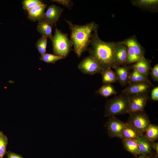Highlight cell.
<instances>
[{"mask_svg": "<svg viewBox=\"0 0 158 158\" xmlns=\"http://www.w3.org/2000/svg\"><path fill=\"white\" fill-rule=\"evenodd\" d=\"M101 74L102 82L104 84H111L116 82L117 81L115 73L111 69V68L104 70Z\"/></svg>", "mask_w": 158, "mask_h": 158, "instance_id": "7402d4cb", "label": "cell"}, {"mask_svg": "<svg viewBox=\"0 0 158 158\" xmlns=\"http://www.w3.org/2000/svg\"><path fill=\"white\" fill-rule=\"evenodd\" d=\"M145 133V135L151 141L154 142L158 139V126L151 124Z\"/></svg>", "mask_w": 158, "mask_h": 158, "instance_id": "cb8c5ba5", "label": "cell"}, {"mask_svg": "<svg viewBox=\"0 0 158 158\" xmlns=\"http://www.w3.org/2000/svg\"><path fill=\"white\" fill-rule=\"evenodd\" d=\"M62 57L52 54L46 53L41 56L40 60L47 63H51L54 64L58 61L63 59Z\"/></svg>", "mask_w": 158, "mask_h": 158, "instance_id": "4316f807", "label": "cell"}, {"mask_svg": "<svg viewBox=\"0 0 158 158\" xmlns=\"http://www.w3.org/2000/svg\"><path fill=\"white\" fill-rule=\"evenodd\" d=\"M51 1L61 4L69 9L73 6L72 1L70 0H52Z\"/></svg>", "mask_w": 158, "mask_h": 158, "instance_id": "f546056e", "label": "cell"}, {"mask_svg": "<svg viewBox=\"0 0 158 158\" xmlns=\"http://www.w3.org/2000/svg\"><path fill=\"white\" fill-rule=\"evenodd\" d=\"M53 26V24L43 18L38 21L37 30L42 36L49 38L51 41L53 37L52 35Z\"/></svg>", "mask_w": 158, "mask_h": 158, "instance_id": "e0dca14e", "label": "cell"}, {"mask_svg": "<svg viewBox=\"0 0 158 158\" xmlns=\"http://www.w3.org/2000/svg\"><path fill=\"white\" fill-rule=\"evenodd\" d=\"M8 143L7 137L2 131H0V158H3L7 153L6 148Z\"/></svg>", "mask_w": 158, "mask_h": 158, "instance_id": "484cf974", "label": "cell"}, {"mask_svg": "<svg viewBox=\"0 0 158 158\" xmlns=\"http://www.w3.org/2000/svg\"><path fill=\"white\" fill-rule=\"evenodd\" d=\"M127 56V46L120 42L117 43L114 54V61L116 66L126 63Z\"/></svg>", "mask_w": 158, "mask_h": 158, "instance_id": "7c38bea8", "label": "cell"}, {"mask_svg": "<svg viewBox=\"0 0 158 158\" xmlns=\"http://www.w3.org/2000/svg\"><path fill=\"white\" fill-rule=\"evenodd\" d=\"M130 113L144 110L149 97L147 94L128 95Z\"/></svg>", "mask_w": 158, "mask_h": 158, "instance_id": "9c48e42d", "label": "cell"}, {"mask_svg": "<svg viewBox=\"0 0 158 158\" xmlns=\"http://www.w3.org/2000/svg\"><path fill=\"white\" fill-rule=\"evenodd\" d=\"M128 47V56L126 63H135L140 59L137 56L133 48L130 46Z\"/></svg>", "mask_w": 158, "mask_h": 158, "instance_id": "f1b7e54d", "label": "cell"}, {"mask_svg": "<svg viewBox=\"0 0 158 158\" xmlns=\"http://www.w3.org/2000/svg\"><path fill=\"white\" fill-rule=\"evenodd\" d=\"M71 30V40L73 50L77 56L80 57L82 53L87 50L93 33L97 30L98 26L94 21L83 25L73 24L69 20H65Z\"/></svg>", "mask_w": 158, "mask_h": 158, "instance_id": "7a4b0ae2", "label": "cell"}, {"mask_svg": "<svg viewBox=\"0 0 158 158\" xmlns=\"http://www.w3.org/2000/svg\"><path fill=\"white\" fill-rule=\"evenodd\" d=\"M131 2L135 6L150 11H156L158 9V0H133Z\"/></svg>", "mask_w": 158, "mask_h": 158, "instance_id": "d6986e66", "label": "cell"}, {"mask_svg": "<svg viewBox=\"0 0 158 158\" xmlns=\"http://www.w3.org/2000/svg\"><path fill=\"white\" fill-rule=\"evenodd\" d=\"M125 123L115 116L109 117L104 125L107 128L108 135L111 138L118 137L121 139Z\"/></svg>", "mask_w": 158, "mask_h": 158, "instance_id": "ba28073f", "label": "cell"}, {"mask_svg": "<svg viewBox=\"0 0 158 158\" xmlns=\"http://www.w3.org/2000/svg\"><path fill=\"white\" fill-rule=\"evenodd\" d=\"M48 37L42 36L37 40L36 47L41 56L46 53Z\"/></svg>", "mask_w": 158, "mask_h": 158, "instance_id": "d4e9b609", "label": "cell"}, {"mask_svg": "<svg viewBox=\"0 0 158 158\" xmlns=\"http://www.w3.org/2000/svg\"><path fill=\"white\" fill-rule=\"evenodd\" d=\"M149 158H158V154L156 152H154L151 156H150Z\"/></svg>", "mask_w": 158, "mask_h": 158, "instance_id": "e575fe53", "label": "cell"}, {"mask_svg": "<svg viewBox=\"0 0 158 158\" xmlns=\"http://www.w3.org/2000/svg\"><path fill=\"white\" fill-rule=\"evenodd\" d=\"M6 153L7 155V158H23L21 155L9 151L7 152Z\"/></svg>", "mask_w": 158, "mask_h": 158, "instance_id": "d6a6232c", "label": "cell"}, {"mask_svg": "<svg viewBox=\"0 0 158 158\" xmlns=\"http://www.w3.org/2000/svg\"><path fill=\"white\" fill-rule=\"evenodd\" d=\"M63 11L62 8L52 4L49 6L45 12L44 18L50 23L55 24L58 21Z\"/></svg>", "mask_w": 158, "mask_h": 158, "instance_id": "30bf717a", "label": "cell"}, {"mask_svg": "<svg viewBox=\"0 0 158 158\" xmlns=\"http://www.w3.org/2000/svg\"><path fill=\"white\" fill-rule=\"evenodd\" d=\"M126 123L131 125L142 134L145 132L151 124L145 110L131 112Z\"/></svg>", "mask_w": 158, "mask_h": 158, "instance_id": "5b68a950", "label": "cell"}, {"mask_svg": "<svg viewBox=\"0 0 158 158\" xmlns=\"http://www.w3.org/2000/svg\"><path fill=\"white\" fill-rule=\"evenodd\" d=\"M129 96L121 93L107 100L105 106L104 116L110 117L129 113Z\"/></svg>", "mask_w": 158, "mask_h": 158, "instance_id": "3957f363", "label": "cell"}, {"mask_svg": "<svg viewBox=\"0 0 158 158\" xmlns=\"http://www.w3.org/2000/svg\"><path fill=\"white\" fill-rule=\"evenodd\" d=\"M120 42L126 46H131L133 49L137 56L140 59L144 57V50L135 36H131Z\"/></svg>", "mask_w": 158, "mask_h": 158, "instance_id": "2e32d148", "label": "cell"}, {"mask_svg": "<svg viewBox=\"0 0 158 158\" xmlns=\"http://www.w3.org/2000/svg\"><path fill=\"white\" fill-rule=\"evenodd\" d=\"M149 81L148 75L143 74L133 70L130 73L128 84L131 83Z\"/></svg>", "mask_w": 158, "mask_h": 158, "instance_id": "603a6c76", "label": "cell"}, {"mask_svg": "<svg viewBox=\"0 0 158 158\" xmlns=\"http://www.w3.org/2000/svg\"><path fill=\"white\" fill-rule=\"evenodd\" d=\"M128 67L130 69H133L140 73L147 75H148L151 68L150 61L144 57Z\"/></svg>", "mask_w": 158, "mask_h": 158, "instance_id": "ac0fdd59", "label": "cell"}, {"mask_svg": "<svg viewBox=\"0 0 158 158\" xmlns=\"http://www.w3.org/2000/svg\"><path fill=\"white\" fill-rule=\"evenodd\" d=\"M152 148L154 150H155L157 154H158V142H153L152 145Z\"/></svg>", "mask_w": 158, "mask_h": 158, "instance_id": "836d02e7", "label": "cell"}, {"mask_svg": "<svg viewBox=\"0 0 158 158\" xmlns=\"http://www.w3.org/2000/svg\"><path fill=\"white\" fill-rule=\"evenodd\" d=\"M78 68L83 73L90 75L101 74L104 70L97 62L90 56L85 57L80 62Z\"/></svg>", "mask_w": 158, "mask_h": 158, "instance_id": "8992f818", "label": "cell"}, {"mask_svg": "<svg viewBox=\"0 0 158 158\" xmlns=\"http://www.w3.org/2000/svg\"><path fill=\"white\" fill-rule=\"evenodd\" d=\"M114 68L117 80L121 86H124L128 84L131 73L128 66L118 65Z\"/></svg>", "mask_w": 158, "mask_h": 158, "instance_id": "4fadbf2b", "label": "cell"}, {"mask_svg": "<svg viewBox=\"0 0 158 158\" xmlns=\"http://www.w3.org/2000/svg\"><path fill=\"white\" fill-rule=\"evenodd\" d=\"M117 43L106 42L99 38L97 30L93 33L87 50L89 56L94 58L103 69L114 68L116 66L114 54Z\"/></svg>", "mask_w": 158, "mask_h": 158, "instance_id": "6da1fadb", "label": "cell"}, {"mask_svg": "<svg viewBox=\"0 0 158 158\" xmlns=\"http://www.w3.org/2000/svg\"><path fill=\"white\" fill-rule=\"evenodd\" d=\"M122 143L124 148L135 157L140 154L138 144L136 140L123 139L122 140Z\"/></svg>", "mask_w": 158, "mask_h": 158, "instance_id": "ffe728a7", "label": "cell"}, {"mask_svg": "<svg viewBox=\"0 0 158 158\" xmlns=\"http://www.w3.org/2000/svg\"><path fill=\"white\" fill-rule=\"evenodd\" d=\"M150 74L152 79L154 81H158V64H156L153 68H151Z\"/></svg>", "mask_w": 158, "mask_h": 158, "instance_id": "4dcf8cb0", "label": "cell"}, {"mask_svg": "<svg viewBox=\"0 0 158 158\" xmlns=\"http://www.w3.org/2000/svg\"><path fill=\"white\" fill-rule=\"evenodd\" d=\"M22 4L23 8L26 11L37 6L44 4L39 0H23L22 1Z\"/></svg>", "mask_w": 158, "mask_h": 158, "instance_id": "83f0119b", "label": "cell"}, {"mask_svg": "<svg viewBox=\"0 0 158 158\" xmlns=\"http://www.w3.org/2000/svg\"><path fill=\"white\" fill-rule=\"evenodd\" d=\"M138 145L140 155L150 156L154 152L152 148V142L145 135L139 137L136 140Z\"/></svg>", "mask_w": 158, "mask_h": 158, "instance_id": "8fae6325", "label": "cell"}, {"mask_svg": "<svg viewBox=\"0 0 158 158\" xmlns=\"http://www.w3.org/2000/svg\"><path fill=\"white\" fill-rule=\"evenodd\" d=\"M95 92L106 98L117 94L115 88L111 84H104Z\"/></svg>", "mask_w": 158, "mask_h": 158, "instance_id": "44dd1931", "label": "cell"}, {"mask_svg": "<svg viewBox=\"0 0 158 158\" xmlns=\"http://www.w3.org/2000/svg\"><path fill=\"white\" fill-rule=\"evenodd\" d=\"M151 98L153 100L156 101L158 100V87H154L152 90L151 93Z\"/></svg>", "mask_w": 158, "mask_h": 158, "instance_id": "1f68e13d", "label": "cell"}, {"mask_svg": "<svg viewBox=\"0 0 158 158\" xmlns=\"http://www.w3.org/2000/svg\"><path fill=\"white\" fill-rule=\"evenodd\" d=\"M152 87H153V85L150 80L136 82L128 84L121 92L122 93L128 95L147 94Z\"/></svg>", "mask_w": 158, "mask_h": 158, "instance_id": "52a82bcc", "label": "cell"}, {"mask_svg": "<svg viewBox=\"0 0 158 158\" xmlns=\"http://www.w3.org/2000/svg\"><path fill=\"white\" fill-rule=\"evenodd\" d=\"M149 156H146L139 155V156H138L136 157V158H149Z\"/></svg>", "mask_w": 158, "mask_h": 158, "instance_id": "d590c367", "label": "cell"}, {"mask_svg": "<svg viewBox=\"0 0 158 158\" xmlns=\"http://www.w3.org/2000/svg\"><path fill=\"white\" fill-rule=\"evenodd\" d=\"M142 134L137 129L126 122L125 124L122 133L121 139L136 140Z\"/></svg>", "mask_w": 158, "mask_h": 158, "instance_id": "9a60e30c", "label": "cell"}, {"mask_svg": "<svg viewBox=\"0 0 158 158\" xmlns=\"http://www.w3.org/2000/svg\"><path fill=\"white\" fill-rule=\"evenodd\" d=\"M51 41L53 52L55 55L64 59L72 50L73 44L68 34L63 32L57 27Z\"/></svg>", "mask_w": 158, "mask_h": 158, "instance_id": "277c9868", "label": "cell"}, {"mask_svg": "<svg viewBox=\"0 0 158 158\" xmlns=\"http://www.w3.org/2000/svg\"><path fill=\"white\" fill-rule=\"evenodd\" d=\"M47 4L37 6L27 11L28 18L33 22L38 21L44 18Z\"/></svg>", "mask_w": 158, "mask_h": 158, "instance_id": "5bb4252c", "label": "cell"}]
</instances>
